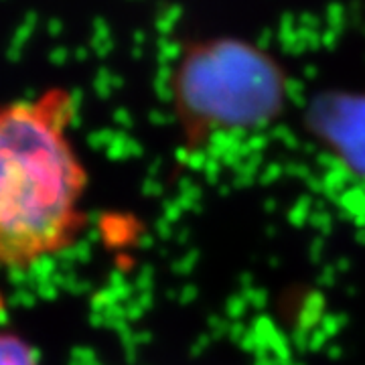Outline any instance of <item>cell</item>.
Instances as JSON below:
<instances>
[{
  "mask_svg": "<svg viewBox=\"0 0 365 365\" xmlns=\"http://www.w3.org/2000/svg\"><path fill=\"white\" fill-rule=\"evenodd\" d=\"M0 365H41L39 353L19 333L0 329Z\"/></svg>",
  "mask_w": 365,
  "mask_h": 365,
  "instance_id": "4",
  "label": "cell"
},
{
  "mask_svg": "<svg viewBox=\"0 0 365 365\" xmlns=\"http://www.w3.org/2000/svg\"><path fill=\"white\" fill-rule=\"evenodd\" d=\"M309 130L341 169L365 182V91H325L309 108Z\"/></svg>",
  "mask_w": 365,
  "mask_h": 365,
  "instance_id": "3",
  "label": "cell"
},
{
  "mask_svg": "<svg viewBox=\"0 0 365 365\" xmlns=\"http://www.w3.org/2000/svg\"><path fill=\"white\" fill-rule=\"evenodd\" d=\"M73 120L66 88L0 104V270H29L78 244L88 170Z\"/></svg>",
  "mask_w": 365,
  "mask_h": 365,
  "instance_id": "1",
  "label": "cell"
},
{
  "mask_svg": "<svg viewBox=\"0 0 365 365\" xmlns=\"http://www.w3.org/2000/svg\"><path fill=\"white\" fill-rule=\"evenodd\" d=\"M288 81L272 55L242 39L199 41L182 53L170 98L185 143L268 128L287 106Z\"/></svg>",
  "mask_w": 365,
  "mask_h": 365,
  "instance_id": "2",
  "label": "cell"
}]
</instances>
